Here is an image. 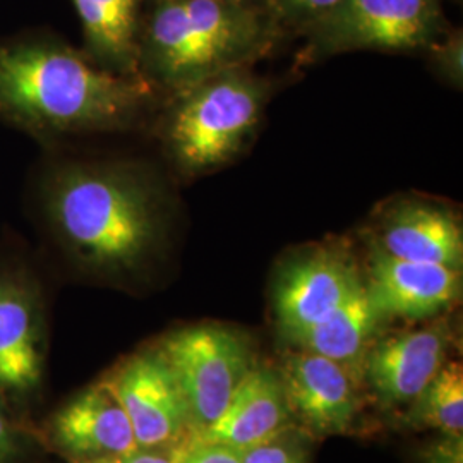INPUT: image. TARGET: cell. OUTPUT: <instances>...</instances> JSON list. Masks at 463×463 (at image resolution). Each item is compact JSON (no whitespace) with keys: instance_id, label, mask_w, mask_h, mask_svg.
Segmentation results:
<instances>
[{"instance_id":"obj_1","label":"cell","mask_w":463,"mask_h":463,"mask_svg":"<svg viewBox=\"0 0 463 463\" xmlns=\"http://www.w3.org/2000/svg\"><path fill=\"white\" fill-rule=\"evenodd\" d=\"M32 198L43 233L86 273L133 275L165 237V194L148 170L134 164L43 162Z\"/></svg>"},{"instance_id":"obj_2","label":"cell","mask_w":463,"mask_h":463,"mask_svg":"<svg viewBox=\"0 0 463 463\" xmlns=\"http://www.w3.org/2000/svg\"><path fill=\"white\" fill-rule=\"evenodd\" d=\"M155 88L145 76L103 69L50 34L0 40V118L43 143L128 129Z\"/></svg>"},{"instance_id":"obj_3","label":"cell","mask_w":463,"mask_h":463,"mask_svg":"<svg viewBox=\"0 0 463 463\" xmlns=\"http://www.w3.org/2000/svg\"><path fill=\"white\" fill-rule=\"evenodd\" d=\"M280 28L263 7L229 0H155L141 19L139 72L175 95L220 72L248 67Z\"/></svg>"},{"instance_id":"obj_4","label":"cell","mask_w":463,"mask_h":463,"mask_svg":"<svg viewBox=\"0 0 463 463\" xmlns=\"http://www.w3.org/2000/svg\"><path fill=\"white\" fill-rule=\"evenodd\" d=\"M269 86L237 67L177 95L162 126V141L184 175L225 165L256 133Z\"/></svg>"},{"instance_id":"obj_5","label":"cell","mask_w":463,"mask_h":463,"mask_svg":"<svg viewBox=\"0 0 463 463\" xmlns=\"http://www.w3.org/2000/svg\"><path fill=\"white\" fill-rule=\"evenodd\" d=\"M443 28L439 0H340L302 33L307 57L323 59L355 50L430 49Z\"/></svg>"},{"instance_id":"obj_6","label":"cell","mask_w":463,"mask_h":463,"mask_svg":"<svg viewBox=\"0 0 463 463\" xmlns=\"http://www.w3.org/2000/svg\"><path fill=\"white\" fill-rule=\"evenodd\" d=\"M181 386L191 436L212 426L252 367L248 338L223 325H194L172 331L158 344Z\"/></svg>"},{"instance_id":"obj_7","label":"cell","mask_w":463,"mask_h":463,"mask_svg":"<svg viewBox=\"0 0 463 463\" xmlns=\"http://www.w3.org/2000/svg\"><path fill=\"white\" fill-rule=\"evenodd\" d=\"M45 292L26 266L0 263V403L11 412L38 397L45 380Z\"/></svg>"},{"instance_id":"obj_8","label":"cell","mask_w":463,"mask_h":463,"mask_svg":"<svg viewBox=\"0 0 463 463\" xmlns=\"http://www.w3.org/2000/svg\"><path fill=\"white\" fill-rule=\"evenodd\" d=\"M365 280L352 254L323 244L294 256L275 281V315L292 342L359 292Z\"/></svg>"},{"instance_id":"obj_9","label":"cell","mask_w":463,"mask_h":463,"mask_svg":"<svg viewBox=\"0 0 463 463\" xmlns=\"http://www.w3.org/2000/svg\"><path fill=\"white\" fill-rule=\"evenodd\" d=\"M105 381L128 414L137 447H174L191 436L181 386L156 345L124 359Z\"/></svg>"},{"instance_id":"obj_10","label":"cell","mask_w":463,"mask_h":463,"mask_svg":"<svg viewBox=\"0 0 463 463\" xmlns=\"http://www.w3.org/2000/svg\"><path fill=\"white\" fill-rule=\"evenodd\" d=\"M42 441L72 462L93 460L137 448L131 422L107 381L88 386L50 415Z\"/></svg>"},{"instance_id":"obj_11","label":"cell","mask_w":463,"mask_h":463,"mask_svg":"<svg viewBox=\"0 0 463 463\" xmlns=\"http://www.w3.org/2000/svg\"><path fill=\"white\" fill-rule=\"evenodd\" d=\"M453 336L445 319L374 342L363 374L384 407L412 403L448 361Z\"/></svg>"},{"instance_id":"obj_12","label":"cell","mask_w":463,"mask_h":463,"mask_svg":"<svg viewBox=\"0 0 463 463\" xmlns=\"http://www.w3.org/2000/svg\"><path fill=\"white\" fill-rule=\"evenodd\" d=\"M365 288L384 319L420 321L457 302L462 294V269L398 260L371 244Z\"/></svg>"},{"instance_id":"obj_13","label":"cell","mask_w":463,"mask_h":463,"mask_svg":"<svg viewBox=\"0 0 463 463\" xmlns=\"http://www.w3.org/2000/svg\"><path fill=\"white\" fill-rule=\"evenodd\" d=\"M281 381L290 414L316 434H342L359 412L354 373L323 355L302 350L285 357Z\"/></svg>"},{"instance_id":"obj_14","label":"cell","mask_w":463,"mask_h":463,"mask_svg":"<svg viewBox=\"0 0 463 463\" xmlns=\"http://www.w3.org/2000/svg\"><path fill=\"white\" fill-rule=\"evenodd\" d=\"M373 246L398 260L462 269V225L449 210L430 201L405 199L388 208Z\"/></svg>"},{"instance_id":"obj_15","label":"cell","mask_w":463,"mask_h":463,"mask_svg":"<svg viewBox=\"0 0 463 463\" xmlns=\"http://www.w3.org/2000/svg\"><path fill=\"white\" fill-rule=\"evenodd\" d=\"M288 417L280 373L252 365L215 422L189 438L244 451L287 430Z\"/></svg>"},{"instance_id":"obj_16","label":"cell","mask_w":463,"mask_h":463,"mask_svg":"<svg viewBox=\"0 0 463 463\" xmlns=\"http://www.w3.org/2000/svg\"><path fill=\"white\" fill-rule=\"evenodd\" d=\"M83 26L84 52L103 69L141 76L139 32L143 0H72Z\"/></svg>"},{"instance_id":"obj_17","label":"cell","mask_w":463,"mask_h":463,"mask_svg":"<svg viewBox=\"0 0 463 463\" xmlns=\"http://www.w3.org/2000/svg\"><path fill=\"white\" fill-rule=\"evenodd\" d=\"M383 319L364 285L340 307L292 342L302 350L323 355L354 373L357 365L363 369L365 354L376 342Z\"/></svg>"},{"instance_id":"obj_18","label":"cell","mask_w":463,"mask_h":463,"mask_svg":"<svg viewBox=\"0 0 463 463\" xmlns=\"http://www.w3.org/2000/svg\"><path fill=\"white\" fill-rule=\"evenodd\" d=\"M405 422L414 430H436L445 436H462L463 367L460 363H445L412 402Z\"/></svg>"},{"instance_id":"obj_19","label":"cell","mask_w":463,"mask_h":463,"mask_svg":"<svg viewBox=\"0 0 463 463\" xmlns=\"http://www.w3.org/2000/svg\"><path fill=\"white\" fill-rule=\"evenodd\" d=\"M340 0H263V7L279 28L304 32L319 17L330 13Z\"/></svg>"},{"instance_id":"obj_20","label":"cell","mask_w":463,"mask_h":463,"mask_svg":"<svg viewBox=\"0 0 463 463\" xmlns=\"http://www.w3.org/2000/svg\"><path fill=\"white\" fill-rule=\"evenodd\" d=\"M36 432L0 403V463H19L33 447Z\"/></svg>"},{"instance_id":"obj_21","label":"cell","mask_w":463,"mask_h":463,"mask_svg":"<svg viewBox=\"0 0 463 463\" xmlns=\"http://www.w3.org/2000/svg\"><path fill=\"white\" fill-rule=\"evenodd\" d=\"M242 463H306V448L287 430L242 451Z\"/></svg>"},{"instance_id":"obj_22","label":"cell","mask_w":463,"mask_h":463,"mask_svg":"<svg viewBox=\"0 0 463 463\" xmlns=\"http://www.w3.org/2000/svg\"><path fill=\"white\" fill-rule=\"evenodd\" d=\"M432 61L439 74L449 83L462 86L463 80V36L460 32L439 38L432 47Z\"/></svg>"},{"instance_id":"obj_23","label":"cell","mask_w":463,"mask_h":463,"mask_svg":"<svg viewBox=\"0 0 463 463\" xmlns=\"http://www.w3.org/2000/svg\"><path fill=\"white\" fill-rule=\"evenodd\" d=\"M187 439L174 447L162 448H134L131 451L101 457L93 460H83V462L72 463H179L183 457L184 448Z\"/></svg>"},{"instance_id":"obj_24","label":"cell","mask_w":463,"mask_h":463,"mask_svg":"<svg viewBox=\"0 0 463 463\" xmlns=\"http://www.w3.org/2000/svg\"><path fill=\"white\" fill-rule=\"evenodd\" d=\"M179 463H242V449L187 438Z\"/></svg>"},{"instance_id":"obj_25","label":"cell","mask_w":463,"mask_h":463,"mask_svg":"<svg viewBox=\"0 0 463 463\" xmlns=\"http://www.w3.org/2000/svg\"><path fill=\"white\" fill-rule=\"evenodd\" d=\"M420 463H463V436H445L422 448Z\"/></svg>"},{"instance_id":"obj_26","label":"cell","mask_w":463,"mask_h":463,"mask_svg":"<svg viewBox=\"0 0 463 463\" xmlns=\"http://www.w3.org/2000/svg\"><path fill=\"white\" fill-rule=\"evenodd\" d=\"M233 4H242V5H252V7H263V0H229ZM265 9V7H263Z\"/></svg>"}]
</instances>
